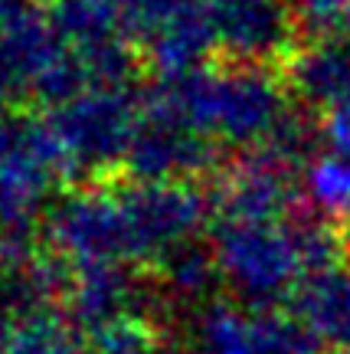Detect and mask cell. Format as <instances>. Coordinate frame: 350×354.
Instances as JSON below:
<instances>
[{
  "label": "cell",
  "instance_id": "2",
  "mask_svg": "<svg viewBox=\"0 0 350 354\" xmlns=\"http://www.w3.org/2000/svg\"><path fill=\"white\" fill-rule=\"evenodd\" d=\"M86 92L75 53L37 0H0V112L26 99L56 105Z\"/></svg>",
  "mask_w": 350,
  "mask_h": 354
},
{
  "label": "cell",
  "instance_id": "15",
  "mask_svg": "<svg viewBox=\"0 0 350 354\" xmlns=\"http://www.w3.org/2000/svg\"><path fill=\"white\" fill-rule=\"evenodd\" d=\"M86 335L88 354H161L157 331L144 322V315L115 318V322L99 325Z\"/></svg>",
  "mask_w": 350,
  "mask_h": 354
},
{
  "label": "cell",
  "instance_id": "13",
  "mask_svg": "<svg viewBox=\"0 0 350 354\" xmlns=\"http://www.w3.org/2000/svg\"><path fill=\"white\" fill-rule=\"evenodd\" d=\"M7 354H88L82 328L66 312H56L50 302L26 305L13 322Z\"/></svg>",
  "mask_w": 350,
  "mask_h": 354
},
{
  "label": "cell",
  "instance_id": "1",
  "mask_svg": "<svg viewBox=\"0 0 350 354\" xmlns=\"http://www.w3.org/2000/svg\"><path fill=\"white\" fill-rule=\"evenodd\" d=\"M171 112L206 135L216 145L262 148L285 125V88L265 73V66L236 63L229 69H193L184 76H167L150 88Z\"/></svg>",
  "mask_w": 350,
  "mask_h": 354
},
{
  "label": "cell",
  "instance_id": "6",
  "mask_svg": "<svg viewBox=\"0 0 350 354\" xmlns=\"http://www.w3.org/2000/svg\"><path fill=\"white\" fill-rule=\"evenodd\" d=\"M125 37L161 79L193 73L216 50L210 0H125Z\"/></svg>",
  "mask_w": 350,
  "mask_h": 354
},
{
  "label": "cell",
  "instance_id": "9",
  "mask_svg": "<svg viewBox=\"0 0 350 354\" xmlns=\"http://www.w3.org/2000/svg\"><path fill=\"white\" fill-rule=\"evenodd\" d=\"M66 315L82 331L108 325L115 318L141 315L144 292L125 263L72 266V279L66 286Z\"/></svg>",
  "mask_w": 350,
  "mask_h": 354
},
{
  "label": "cell",
  "instance_id": "8",
  "mask_svg": "<svg viewBox=\"0 0 350 354\" xmlns=\"http://www.w3.org/2000/svg\"><path fill=\"white\" fill-rule=\"evenodd\" d=\"M210 17L216 46L249 66L285 56L298 30L288 0H210Z\"/></svg>",
  "mask_w": 350,
  "mask_h": 354
},
{
  "label": "cell",
  "instance_id": "14",
  "mask_svg": "<svg viewBox=\"0 0 350 354\" xmlns=\"http://www.w3.org/2000/svg\"><path fill=\"white\" fill-rule=\"evenodd\" d=\"M304 190L318 210L350 216V151H324L304 174Z\"/></svg>",
  "mask_w": 350,
  "mask_h": 354
},
{
  "label": "cell",
  "instance_id": "19",
  "mask_svg": "<svg viewBox=\"0 0 350 354\" xmlns=\"http://www.w3.org/2000/svg\"><path fill=\"white\" fill-rule=\"evenodd\" d=\"M340 354H350V351H340Z\"/></svg>",
  "mask_w": 350,
  "mask_h": 354
},
{
  "label": "cell",
  "instance_id": "11",
  "mask_svg": "<svg viewBox=\"0 0 350 354\" xmlns=\"http://www.w3.org/2000/svg\"><path fill=\"white\" fill-rule=\"evenodd\" d=\"M291 86L324 115L350 105V39H321L295 56Z\"/></svg>",
  "mask_w": 350,
  "mask_h": 354
},
{
  "label": "cell",
  "instance_id": "10",
  "mask_svg": "<svg viewBox=\"0 0 350 354\" xmlns=\"http://www.w3.org/2000/svg\"><path fill=\"white\" fill-rule=\"evenodd\" d=\"M291 315L321 344H338L350 351V269L331 266L308 272L291 292Z\"/></svg>",
  "mask_w": 350,
  "mask_h": 354
},
{
  "label": "cell",
  "instance_id": "16",
  "mask_svg": "<svg viewBox=\"0 0 350 354\" xmlns=\"http://www.w3.org/2000/svg\"><path fill=\"white\" fill-rule=\"evenodd\" d=\"M164 269H167V282L187 299H200L220 282L213 250H203L197 243H187V246L174 250L164 259Z\"/></svg>",
  "mask_w": 350,
  "mask_h": 354
},
{
  "label": "cell",
  "instance_id": "5",
  "mask_svg": "<svg viewBox=\"0 0 350 354\" xmlns=\"http://www.w3.org/2000/svg\"><path fill=\"white\" fill-rule=\"evenodd\" d=\"M141 122V95L118 88H86L72 99L52 105V138L63 151L69 174L72 171H105L128 158Z\"/></svg>",
  "mask_w": 350,
  "mask_h": 354
},
{
  "label": "cell",
  "instance_id": "7",
  "mask_svg": "<svg viewBox=\"0 0 350 354\" xmlns=\"http://www.w3.org/2000/svg\"><path fill=\"white\" fill-rule=\"evenodd\" d=\"M216 148L148 92L141 95V122L125 165L138 180H187L216 165Z\"/></svg>",
  "mask_w": 350,
  "mask_h": 354
},
{
  "label": "cell",
  "instance_id": "3",
  "mask_svg": "<svg viewBox=\"0 0 350 354\" xmlns=\"http://www.w3.org/2000/svg\"><path fill=\"white\" fill-rule=\"evenodd\" d=\"M216 269L242 302L255 308L288 299L308 276L298 220H216L213 227Z\"/></svg>",
  "mask_w": 350,
  "mask_h": 354
},
{
  "label": "cell",
  "instance_id": "18",
  "mask_svg": "<svg viewBox=\"0 0 350 354\" xmlns=\"http://www.w3.org/2000/svg\"><path fill=\"white\" fill-rule=\"evenodd\" d=\"M13 322H17V318L10 315V308H7V305L0 302V354H7V348H10Z\"/></svg>",
  "mask_w": 350,
  "mask_h": 354
},
{
  "label": "cell",
  "instance_id": "17",
  "mask_svg": "<svg viewBox=\"0 0 350 354\" xmlns=\"http://www.w3.org/2000/svg\"><path fill=\"white\" fill-rule=\"evenodd\" d=\"M295 26L304 37L350 39V0H288Z\"/></svg>",
  "mask_w": 350,
  "mask_h": 354
},
{
  "label": "cell",
  "instance_id": "12",
  "mask_svg": "<svg viewBox=\"0 0 350 354\" xmlns=\"http://www.w3.org/2000/svg\"><path fill=\"white\" fill-rule=\"evenodd\" d=\"M50 17L69 46L128 43L125 0H56Z\"/></svg>",
  "mask_w": 350,
  "mask_h": 354
},
{
  "label": "cell",
  "instance_id": "4",
  "mask_svg": "<svg viewBox=\"0 0 350 354\" xmlns=\"http://www.w3.org/2000/svg\"><path fill=\"white\" fill-rule=\"evenodd\" d=\"M63 177L69 165L50 125L0 112V233H30Z\"/></svg>",
  "mask_w": 350,
  "mask_h": 354
}]
</instances>
